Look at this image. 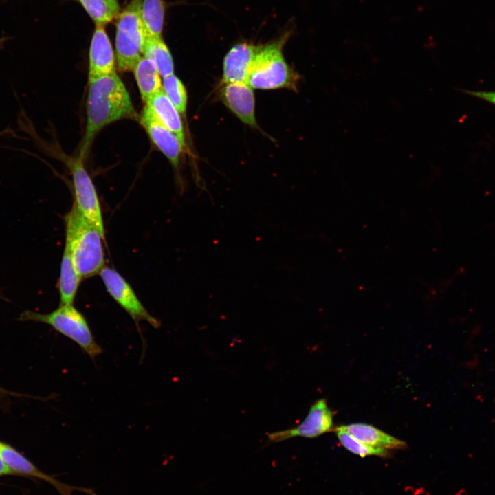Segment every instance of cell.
<instances>
[{"mask_svg": "<svg viewBox=\"0 0 495 495\" xmlns=\"http://www.w3.org/2000/svg\"><path fill=\"white\" fill-rule=\"evenodd\" d=\"M162 89L180 114L186 115L188 96L185 86L175 75L162 78Z\"/></svg>", "mask_w": 495, "mask_h": 495, "instance_id": "ffe728a7", "label": "cell"}, {"mask_svg": "<svg viewBox=\"0 0 495 495\" xmlns=\"http://www.w3.org/2000/svg\"><path fill=\"white\" fill-rule=\"evenodd\" d=\"M115 63L112 45L104 26L96 25L89 48V80L116 72Z\"/></svg>", "mask_w": 495, "mask_h": 495, "instance_id": "4fadbf2b", "label": "cell"}, {"mask_svg": "<svg viewBox=\"0 0 495 495\" xmlns=\"http://www.w3.org/2000/svg\"><path fill=\"white\" fill-rule=\"evenodd\" d=\"M260 45L248 43L234 45L226 54L223 63L221 85L245 82Z\"/></svg>", "mask_w": 495, "mask_h": 495, "instance_id": "7c38bea8", "label": "cell"}, {"mask_svg": "<svg viewBox=\"0 0 495 495\" xmlns=\"http://www.w3.org/2000/svg\"><path fill=\"white\" fill-rule=\"evenodd\" d=\"M336 431L342 446L349 452L361 457L367 456H386L388 454L387 450L366 445L341 429L336 428Z\"/></svg>", "mask_w": 495, "mask_h": 495, "instance_id": "44dd1931", "label": "cell"}, {"mask_svg": "<svg viewBox=\"0 0 495 495\" xmlns=\"http://www.w3.org/2000/svg\"><path fill=\"white\" fill-rule=\"evenodd\" d=\"M140 14L148 37H162L165 16L164 0H142Z\"/></svg>", "mask_w": 495, "mask_h": 495, "instance_id": "d6986e66", "label": "cell"}, {"mask_svg": "<svg viewBox=\"0 0 495 495\" xmlns=\"http://www.w3.org/2000/svg\"><path fill=\"white\" fill-rule=\"evenodd\" d=\"M144 56L153 63L162 78L173 74V59L168 47L162 37H147L144 49Z\"/></svg>", "mask_w": 495, "mask_h": 495, "instance_id": "ac0fdd59", "label": "cell"}, {"mask_svg": "<svg viewBox=\"0 0 495 495\" xmlns=\"http://www.w3.org/2000/svg\"><path fill=\"white\" fill-rule=\"evenodd\" d=\"M160 122L172 131L186 146L183 123L180 113L163 89L155 94L146 103Z\"/></svg>", "mask_w": 495, "mask_h": 495, "instance_id": "5bb4252c", "label": "cell"}, {"mask_svg": "<svg viewBox=\"0 0 495 495\" xmlns=\"http://www.w3.org/2000/svg\"><path fill=\"white\" fill-rule=\"evenodd\" d=\"M14 474L0 456V476Z\"/></svg>", "mask_w": 495, "mask_h": 495, "instance_id": "cb8c5ba5", "label": "cell"}, {"mask_svg": "<svg viewBox=\"0 0 495 495\" xmlns=\"http://www.w3.org/2000/svg\"><path fill=\"white\" fill-rule=\"evenodd\" d=\"M114 12L118 15L120 12V6L118 0H108Z\"/></svg>", "mask_w": 495, "mask_h": 495, "instance_id": "d4e9b609", "label": "cell"}, {"mask_svg": "<svg viewBox=\"0 0 495 495\" xmlns=\"http://www.w3.org/2000/svg\"><path fill=\"white\" fill-rule=\"evenodd\" d=\"M96 25L104 26L118 14L108 0H78Z\"/></svg>", "mask_w": 495, "mask_h": 495, "instance_id": "7402d4cb", "label": "cell"}, {"mask_svg": "<svg viewBox=\"0 0 495 495\" xmlns=\"http://www.w3.org/2000/svg\"><path fill=\"white\" fill-rule=\"evenodd\" d=\"M289 34V32H285L274 41L260 45L246 82L252 88L296 90L300 76L286 63L283 54Z\"/></svg>", "mask_w": 495, "mask_h": 495, "instance_id": "3957f363", "label": "cell"}, {"mask_svg": "<svg viewBox=\"0 0 495 495\" xmlns=\"http://www.w3.org/2000/svg\"><path fill=\"white\" fill-rule=\"evenodd\" d=\"M140 121L156 147L174 167L177 168L180 155L186 146L160 122L146 105L143 108Z\"/></svg>", "mask_w": 495, "mask_h": 495, "instance_id": "30bf717a", "label": "cell"}, {"mask_svg": "<svg viewBox=\"0 0 495 495\" xmlns=\"http://www.w3.org/2000/svg\"><path fill=\"white\" fill-rule=\"evenodd\" d=\"M142 0H131L118 14L116 34V58L120 71H133L144 56L147 34L141 14Z\"/></svg>", "mask_w": 495, "mask_h": 495, "instance_id": "5b68a950", "label": "cell"}, {"mask_svg": "<svg viewBox=\"0 0 495 495\" xmlns=\"http://www.w3.org/2000/svg\"><path fill=\"white\" fill-rule=\"evenodd\" d=\"M129 94L116 72L89 80L87 126L80 156L86 155L96 134L122 119H136Z\"/></svg>", "mask_w": 495, "mask_h": 495, "instance_id": "6da1fadb", "label": "cell"}, {"mask_svg": "<svg viewBox=\"0 0 495 495\" xmlns=\"http://www.w3.org/2000/svg\"><path fill=\"white\" fill-rule=\"evenodd\" d=\"M99 274L109 295L137 325L145 321L154 328L160 327V322L149 314L129 283L116 270L104 267Z\"/></svg>", "mask_w": 495, "mask_h": 495, "instance_id": "52a82bcc", "label": "cell"}, {"mask_svg": "<svg viewBox=\"0 0 495 495\" xmlns=\"http://www.w3.org/2000/svg\"><path fill=\"white\" fill-rule=\"evenodd\" d=\"M104 236L74 204L65 216V244L81 279L100 273L104 267Z\"/></svg>", "mask_w": 495, "mask_h": 495, "instance_id": "7a4b0ae2", "label": "cell"}, {"mask_svg": "<svg viewBox=\"0 0 495 495\" xmlns=\"http://www.w3.org/2000/svg\"><path fill=\"white\" fill-rule=\"evenodd\" d=\"M463 92L495 105V91L462 90Z\"/></svg>", "mask_w": 495, "mask_h": 495, "instance_id": "603a6c76", "label": "cell"}, {"mask_svg": "<svg viewBox=\"0 0 495 495\" xmlns=\"http://www.w3.org/2000/svg\"><path fill=\"white\" fill-rule=\"evenodd\" d=\"M4 39L0 38V46L3 44Z\"/></svg>", "mask_w": 495, "mask_h": 495, "instance_id": "4316f807", "label": "cell"}, {"mask_svg": "<svg viewBox=\"0 0 495 495\" xmlns=\"http://www.w3.org/2000/svg\"><path fill=\"white\" fill-rule=\"evenodd\" d=\"M333 426V413L325 399L316 401L304 420L298 426L267 434L268 440L278 443L296 437L315 438L329 432Z\"/></svg>", "mask_w": 495, "mask_h": 495, "instance_id": "ba28073f", "label": "cell"}, {"mask_svg": "<svg viewBox=\"0 0 495 495\" xmlns=\"http://www.w3.org/2000/svg\"><path fill=\"white\" fill-rule=\"evenodd\" d=\"M10 133V131L3 130L2 131H0V136H3L5 135L9 134Z\"/></svg>", "mask_w": 495, "mask_h": 495, "instance_id": "484cf974", "label": "cell"}, {"mask_svg": "<svg viewBox=\"0 0 495 495\" xmlns=\"http://www.w3.org/2000/svg\"><path fill=\"white\" fill-rule=\"evenodd\" d=\"M19 319L50 325L77 344L91 358L102 353V349L96 342L85 317L73 305L60 304L56 309L48 314L27 310L21 314Z\"/></svg>", "mask_w": 495, "mask_h": 495, "instance_id": "277c9868", "label": "cell"}, {"mask_svg": "<svg viewBox=\"0 0 495 495\" xmlns=\"http://www.w3.org/2000/svg\"><path fill=\"white\" fill-rule=\"evenodd\" d=\"M81 280L71 253L65 245L58 281L60 304L73 305Z\"/></svg>", "mask_w": 495, "mask_h": 495, "instance_id": "e0dca14e", "label": "cell"}, {"mask_svg": "<svg viewBox=\"0 0 495 495\" xmlns=\"http://www.w3.org/2000/svg\"><path fill=\"white\" fill-rule=\"evenodd\" d=\"M221 85L219 95L223 104L242 122L257 128L252 88L245 82H229Z\"/></svg>", "mask_w": 495, "mask_h": 495, "instance_id": "8fae6325", "label": "cell"}, {"mask_svg": "<svg viewBox=\"0 0 495 495\" xmlns=\"http://www.w3.org/2000/svg\"><path fill=\"white\" fill-rule=\"evenodd\" d=\"M133 72L142 100L146 103L162 89L161 76L153 63L144 56L135 64Z\"/></svg>", "mask_w": 495, "mask_h": 495, "instance_id": "2e32d148", "label": "cell"}, {"mask_svg": "<svg viewBox=\"0 0 495 495\" xmlns=\"http://www.w3.org/2000/svg\"><path fill=\"white\" fill-rule=\"evenodd\" d=\"M362 443L370 446L382 449H404V441L390 435L375 426L362 423H355L338 427Z\"/></svg>", "mask_w": 495, "mask_h": 495, "instance_id": "9a60e30c", "label": "cell"}, {"mask_svg": "<svg viewBox=\"0 0 495 495\" xmlns=\"http://www.w3.org/2000/svg\"><path fill=\"white\" fill-rule=\"evenodd\" d=\"M66 164L71 171L75 196L74 204L104 236V223L100 201L93 182L78 155L69 159Z\"/></svg>", "mask_w": 495, "mask_h": 495, "instance_id": "8992f818", "label": "cell"}, {"mask_svg": "<svg viewBox=\"0 0 495 495\" xmlns=\"http://www.w3.org/2000/svg\"><path fill=\"white\" fill-rule=\"evenodd\" d=\"M0 456L14 474L45 481L52 485L60 495H72L73 492L76 491L88 495H96L91 488L70 485L45 474L16 449L2 441H0Z\"/></svg>", "mask_w": 495, "mask_h": 495, "instance_id": "9c48e42d", "label": "cell"}]
</instances>
